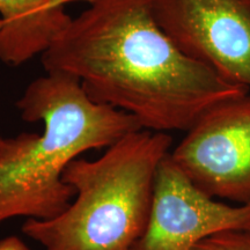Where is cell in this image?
<instances>
[{"label": "cell", "mask_w": 250, "mask_h": 250, "mask_svg": "<svg viewBox=\"0 0 250 250\" xmlns=\"http://www.w3.org/2000/svg\"><path fill=\"white\" fill-rule=\"evenodd\" d=\"M166 132L133 131L98 160L74 159L62 181L76 190L64 213L28 219L22 232L45 250H132L151 211L159 165L170 151Z\"/></svg>", "instance_id": "cell-3"}, {"label": "cell", "mask_w": 250, "mask_h": 250, "mask_svg": "<svg viewBox=\"0 0 250 250\" xmlns=\"http://www.w3.org/2000/svg\"><path fill=\"white\" fill-rule=\"evenodd\" d=\"M177 167L212 198L250 203V95L208 109L170 152Z\"/></svg>", "instance_id": "cell-4"}, {"label": "cell", "mask_w": 250, "mask_h": 250, "mask_svg": "<svg viewBox=\"0 0 250 250\" xmlns=\"http://www.w3.org/2000/svg\"><path fill=\"white\" fill-rule=\"evenodd\" d=\"M250 226V203L227 204L196 187L165 156L156 171L149 217L132 250H193L225 230Z\"/></svg>", "instance_id": "cell-6"}, {"label": "cell", "mask_w": 250, "mask_h": 250, "mask_svg": "<svg viewBox=\"0 0 250 250\" xmlns=\"http://www.w3.org/2000/svg\"><path fill=\"white\" fill-rule=\"evenodd\" d=\"M88 0H0V61L19 66L42 55L71 21L67 7Z\"/></svg>", "instance_id": "cell-7"}, {"label": "cell", "mask_w": 250, "mask_h": 250, "mask_svg": "<svg viewBox=\"0 0 250 250\" xmlns=\"http://www.w3.org/2000/svg\"><path fill=\"white\" fill-rule=\"evenodd\" d=\"M0 250H30L17 236H8L6 239L0 240Z\"/></svg>", "instance_id": "cell-9"}, {"label": "cell", "mask_w": 250, "mask_h": 250, "mask_svg": "<svg viewBox=\"0 0 250 250\" xmlns=\"http://www.w3.org/2000/svg\"><path fill=\"white\" fill-rule=\"evenodd\" d=\"M193 250H250V226L215 234L202 241Z\"/></svg>", "instance_id": "cell-8"}, {"label": "cell", "mask_w": 250, "mask_h": 250, "mask_svg": "<svg viewBox=\"0 0 250 250\" xmlns=\"http://www.w3.org/2000/svg\"><path fill=\"white\" fill-rule=\"evenodd\" d=\"M2 24H4V22H2V20L0 19V30H1ZM12 139L13 138H2V137H0V158H1V156L8 151V148L11 147Z\"/></svg>", "instance_id": "cell-10"}, {"label": "cell", "mask_w": 250, "mask_h": 250, "mask_svg": "<svg viewBox=\"0 0 250 250\" xmlns=\"http://www.w3.org/2000/svg\"><path fill=\"white\" fill-rule=\"evenodd\" d=\"M41 56L46 73L74 78L94 102L154 132H187L250 90L184 55L159 26L153 0H88Z\"/></svg>", "instance_id": "cell-1"}, {"label": "cell", "mask_w": 250, "mask_h": 250, "mask_svg": "<svg viewBox=\"0 0 250 250\" xmlns=\"http://www.w3.org/2000/svg\"><path fill=\"white\" fill-rule=\"evenodd\" d=\"M23 121L43 122L42 134L21 133L0 158V223L14 217L49 220L64 213L76 190L62 181L81 153L109 147L143 130L133 116L94 102L74 78L46 73L18 100Z\"/></svg>", "instance_id": "cell-2"}, {"label": "cell", "mask_w": 250, "mask_h": 250, "mask_svg": "<svg viewBox=\"0 0 250 250\" xmlns=\"http://www.w3.org/2000/svg\"><path fill=\"white\" fill-rule=\"evenodd\" d=\"M153 12L184 55L250 89V0H153Z\"/></svg>", "instance_id": "cell-5"}]
</instances>
